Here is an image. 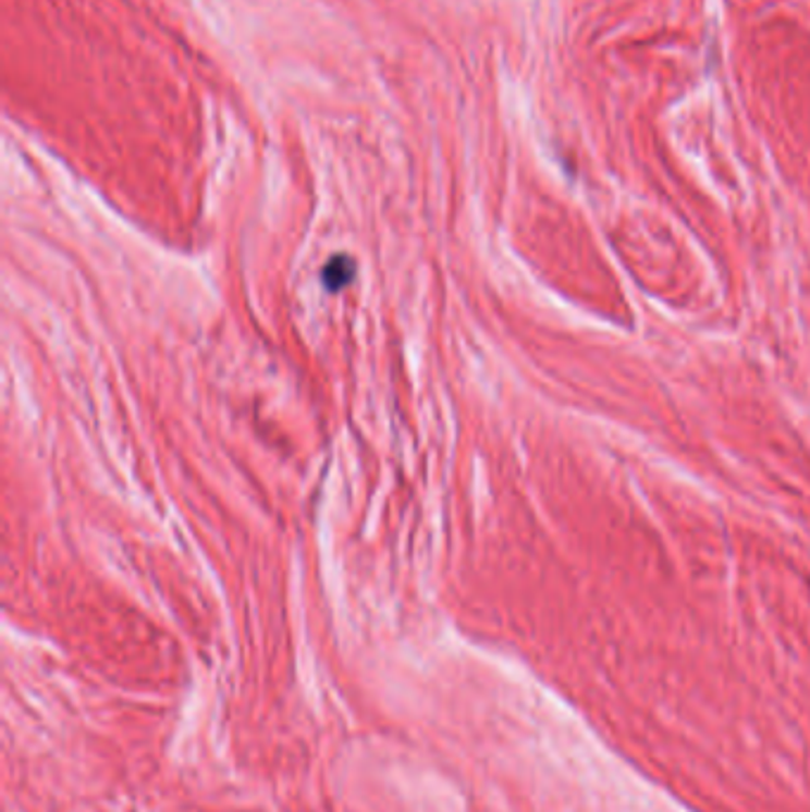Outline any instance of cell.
Masks as SVG:
<instances>
[]
</instances>
